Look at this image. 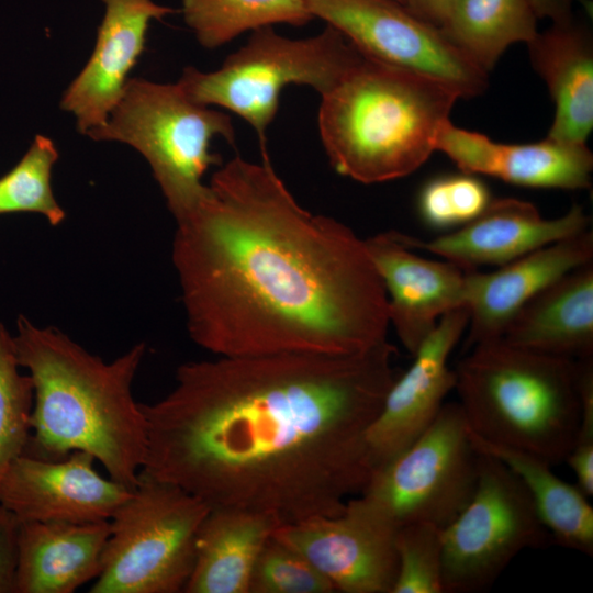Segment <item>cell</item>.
Returning a JSON list of instances; mask_svg holds the SVG:
<instances>
[{"mask_svg":"<svg viewBox=\"0 0 593 593\" xmlns=\"http://www.w3.org/2000/svg\"><path fill=\"white\" fill-rule=\"evenodd\" d=\"M388 339L353 355L217 356L176 370L139 407L141 472L210 507L269 513L281 524L340 514L370 473L363 438L398 377Z\"/></svg>","mask_w":593,"mask_h":593,"instance_id":"6da1fadb","label":"cell"},{"mask_svg":"<svg viewBox=\"0 0 593 593\" xmlns=\"http://www.w3.org/2000/svg\"><path fill=\"white\" fill-rule=\"evenodd\" d=\"M176 223L171 260L203 349L340 356L387 340V294L365 240L302 208L269 156L221 165Z\"/></svg>","mask_w":593,"mask_h":593,"instance_id":"7a4b0ae2","label":"cell"},{"mask_svg":"<svg viewBox=\"0 0 593 593\" xmlns=\"http://www.w3.org/2000/svg\"><path fill=\"white\" fill-rule=\"evenodd\" d=\"M14 343L34 387L32 430L23 454L57 460L91 455L133 490L146 454V421L132 384L146 354L137 343L107 362L64 332L16 321Z\"/></svg>","mask_w":593,"mask_h":593,"instance_id":"3957f363","label":"cell"},{"mask_svg":"<svg viewBox=\"0 0 593 593\" xmlns=\"http://www.w3.org/2000/svg\"><path fill=\"white\" fill-rule=\"evenodd\" d=\"M321 97L318 130L332 167L367 184L419 168L461 98L443 80L366 56Z\"/></svg>","mask_w":593,"mask_h":593,"instance_id":"277c9868","label":"cell"},{"mask_svg":"<svg viewBox=\"0 0 593 593\" xmlns=\"http://www.w3.org/2000/svg\"><path fill=\"white\" fill-rule=\"evenodd\" d=\"M470 349L454 369L469 428L551 465L566 461L580 419L579 360L523 349L502 338Z\"/></svg>","mask_w":593,"mask_h":593,"instance_id":"5b68a950","label":"cell"},{"mask_svg":"<svg viewBox=\"0 0 593 593\" xmlns=\"http://www.w3.org/2000/svg\"><path fill=\"white\" fill-rule=\"evenodd\" d=\"M87 136L135 148L148 163L167 206L178 221L205 197L203 176L221 158L211 143L221 137L234 146L231 116L192 101L176 83L130 78L105 124Z\"/></svg>","mask_w":593,"mask_h":593,"instance_id":"8992f818","label":"cell"},{"mask_svg":"<svg viewBox=\"0 0 593 593\" xmlns=\"http://www.w3.org/2000/svg\"><path fill=\"white\" fill-rule=\"evenodd\" d=\"M362 56L329 25L304 38H290L266 26L253 31L246 44L228 55L219 69L204 72L186 67L177 83L192 101L220 107L247 121L265 156L266 131L283 89L309 86L322 96Z\"/></svg>","mask_w":593,"mask_h":593,"instance_id":"52a82bcc","label":"cell"},{"mask_svg":"<svg viewBox=\"0 0 593 593\" xmlns=\"http://www.w3.org/2000/svg\"><path fill=\"white\" fill-rule=\"evenodd\" d=\"M210 508L181 488L139 471L135 488L109 519L101 570L89 592H183Z\"/></svg>","mask_w":593,"mask_h":593,"instance_id":"ba28073f","label":"cell"},{"mask_svg":"<svg viewBox=\"0 0 593 593\" xmlns=\"http://www.w3.org/2000/svg\"><path fill=\"white\" fill-rule=\"evenodd\" d=\"M479 457L460 404L445 403L406 450L370 477L357 499L396 530L418 522L445 528L474 493Z\"/></svg>","mask_w":593,"mask_h":593,"instance_id":"9c48e42d","label":"cell"},{"mask_svg":"<svg viewBox=\"0 0 593 593\" xmlns=\"http://www.w3.org/2000/svg\"><path fill=\"white\" fill-rule=\"evenodd\" d=\"M550 539L518 477L480 452L474 493L443 530L444 593L484 591L518 553Z\"/></svg>","mask_w":593,"mask_h":593,"instance_id":"30bf717a","label":"cell"},{"mask_svg":"<svg viewBox=\"0 0 593 593\" xmlns=\"http://www.w3.org/2000/svg\"><path fill=\"white\" fill-rule=\"evenodd\" d=\"M314 18L342 33L363 56L435 77L461 98L482 93L488 72L440 31L396 0H306Z\"/></svg>","mask_w":593,"mask_h":593,"instance_id":"8fae6325","label":"cell"},{"mask_svg":"<svg viewBox=\"0 0 593 593\" xmlns=\"http://www.w3.org/2000/svg\"><path fill=\"white\" fill-rule=\"evenodd\" d=\"M396 529L357 497L336 516L281 524L273 537L304 556L344 593H392L398 575Z\"/></svg>","mask_w":593,"mask_h":593,"instance_id":"7c38bea8","label":"cell"},{"mask_svg":"<svg viewBox=\"0 0 593 593\" xmlns=\"http://www.w3.org/2000/svg\"><path fill=\"white\" fill-rule=\"evenodd\" d=\"M468 323L467 306L443 315L413 355L410 368L393 381L363 438L370 477L400 456L429 427L447 394L455 389V372L448 367V359Z\"/></svg>","mask_w":593,"mask_h":593,"instance_id":"4fadbf2b","label":"cell"},{"mask_svg":"<svg viewBox=\"0 0 593 593\" xmlns=\"http://www.w3.org/2000/svg\"><path fill=\"white\" fill-rule=\"evenodd\" d=\"M94 461L83 451L57 460L22 454L0 479V504L20 522L109 521L131 490L100 475Z\"/></svg>","mask_w":593,"mask_h":593,"instance_id":"5bb4252c","label":"cell"},{"mask_svg":"<svg viewBox=\"0 0 593 593\" xmlns=\"http://www.w3.org/2000/svg\"><path fill=\"white\" fill-rule=\"evenodd\" d=\"M591 219L574 204L564 215L544 219L535 205L515 198L492 199L474 220L430 240L404 234L412 249L438 255L466 270L503 266L536 249L589 230Z\"/></svg>","mask_w":593,"mask_h":593,"instance_id":"9a60e30c","label":"cell"},{"mask_svg":"<svg viewBox=\"0 0 593 593\" xmlns=\"http://www.w3.org/2000/svg\"><path fill=\"white\" fill-rule=\"evenodd\" d=\"M365 243L385 290L389 324L413 356L443 315L466 306L467 270L418 256L395 231Z\"/></svg>","mask_w":593,"mask_h":593,"instance_id":"2e32d148","label":"cell"},{"mask_svg":"<svg viewBox=\"0 0 593 593\" xmlns=\"http://www.w3.org/2000/svg\"><path fill=\"white\" fill-rule=\"evenodd\" d=\"M102 2L105 11L93 52L60 100V108L75 116L77 130L85 135L103 126L120 101L145 48L150 21L174 12L153 0Z\"/></svg>","mask_w":593,"mask_h":593,"instance_id":"e0dca14e","label":"cell"},{"mask_svg":"<svg viewBox=\"0 0 593 593\" xmlns=\"http://www.w3.org/2000/svg\"><path fill=\"white\" fill-rule=\"evenodd\" d=\"M592 259L593 233L586 230L526 254L494 271L467 270V348L502 338L508 323L528 301Z\"/></svg>","mask_w":593,"mask_h":593,"instance_id":"ac0fdd59","label":"cell"},{"mask_svg":"<svg viewBox=\"0 0 593 593\" xmlns=\"http://www.w3.org/2000/svg\"><path fill=\"white\" fill-rule=\"evenodd\" d=\"M436 150L462 171L499 178L530 188L586 189L591 186L593 155L585 144L546 138L532 144H504L447 121Z\"/></svg>","mask_w":593,"mask_h":593,"instance_id":"d6986e66","label":"cell"},{"mask_svg":"<svg viewBox=\"0 0 593 593\" xmlns=\"http://www.w3.org/2000/svg\"><path fill=\"white\" fill-rule=\"evenodd\" d=\"M533 67L556 105L548 138L585 144L593 127V40L573 18L556 22L527 43Z\"/></svg>","mask_w":593,"mask_h":593,"instance_id":"ffe728a7","label":"cell"},{"mask_svg":"<svg viewBox=\"0 0 593 593\" xmlns=\"http://www.w3.org/2000/svg\"><path fill=\"white\" fill-rule=\"evenodd\" d=\"M109 521L21 522L15 593H72L96 579Z\"/></svg>","mask_w":593,"mask_h":593,"instance_id":"44dd1931","label":"cell"},{"mask_svg":"<svg viewBox=\"0 0 593 593\" xmlns=\"http://www.w3.org/2000/svg\"><path fill=\"white\" fill-rule=\"evenodd\" d=\"M506 343L536 353L574 360L593 355V262L562 276L508 323Z\"/></svg>","mask_w":593,"mask_h":593,"instance_id":"7402d4cb","label":"cell"},{"mask_svg":"<svg viewBox=\"0 0 593 593\" xmlns=\"http://www.w3.org/2000/svg\"><path fill=\"white\" fill-rule=\"evenodd\" d=\"M281 522L269 513L211 507L195 540L186 593H249L255 563Z\"/></svg>","mask_w":593,"mask_h":593,"instance_id":"603a6c76","label":"cell"},{"mask_svg":"<svg viewBox=\"0 0 593 593\" xmlns=\"http://www.w3.org/2000/svg\"><path fill=\"white\" fill-rule=\"evenodd\" d=\"M474 448L510 468L528 491L551 538L560 546L592 556L593 507L589 497L552 470V465L530 452L488 441L470 428Z\"/></svg>","mask_w":593,"mask_h":593,"instance_id":"cb8c5ba5","label":"cell"},{"mask_svg":"<svg viewBox=\"0 0 593 593\" xmlns=\"http://www.w3.org/2000/svg\"><path fill=\"white\" fill-rule=\"evenodd\" d=\"M537 19L529 0H455L439 29L488 72L510 45L534 38Z\"/></svg>","mask_w":593,"mask_h":593,"instance_id":"d4e9b609","label":"cell"},{"mask_svg":"<svg viewBox=\"0 0 593 593\" xmlns=\"http://www.w3.org/2000/svg\"><path fill=\"white\" fill-rule=\"evenodd\" d=\"M182 14L198 42L209 49L246 31L281 23L300 26L314 19L306 0H182Z\"/></svg>","mask_w":593,"mask_h":593,"instance_id":"484cf974","label":"cell"},{"mask_svg":"<svg viewBox=\"0 0 593 593\" xmlns=\"http://www.w3.org/2000/svg\"><path fill=\"white\" fill-rule=\"evenodd\" d=\"M59 154L54 142L36 135L19 163L0 178V215L36 213L52 226L66 217L52 189V170Z\"/></svg>","mask_w":593,"mask_h":593,"instance_id":"4316f807","label":"cell"},{"mask_svg":"<svg viewBox=\"0 0 593 593\" xmlns=\"http://www.w3.org/2000/svg\"><path fill=\"white\" fill-rule=\"evenodd\" d=\"M14 336L0 322V479L29 443L34 387L20 372Z\"/></svg>","mask_w":593,"mask_h":593,"instance_id":"83f0119b","label":"cell"},{"mask_svg":"<svg viewBox=\"0 0 593 593\" xmlns=\"http://www.w3.org/2000/svg\"><path fill=\"white\" fill-rule=\"evenodd\" d=\"M492 201L488 186L472 174L438 176L422 188L417 208L422 221L435 230L461 227Z\"/></svg>","mask_w":593,"mask_h":593,"instance_id":"f1b7e54d","label":"cell"},{"mask_svg":"<svg viewBox=\"0 0 593 593\" xmlns=\"http://www.w3.org/2000/svg\"><path fill=\"white\" fill-rule=\"evenodd\" d=\"M443 530L425 522L396 530L398 575L392 593H444Z\"/></svg>","mask_w":593,"mask_h":593,"instance_id":"f546056e","label":"cell"},{"mask_svg":"<svg viewBox=\"0 0 593 593\" xmlns=\"http://www.w3.org/2000/svg\"><path fill=\"white\" fill-rule=\"evenodd\" d=\"M332 583L299 551L273 536L255 563L249 593H331Z\"/></svg>","mask_w":593,"mask_h":593,"instance_id":"4dcf8cb0","label":"cell"},{"mask_svg":"<svg viewBox=\"0 0 593 593\" xmlns=\"http://www.w3.org/2000/svg\"><path fill=\"white\" fill-rule=\"evenodd\" d=\"M579 362L580 419L566 461L575 475V485L589 497L593 494V359H580Z\"/></svg>","mask_w":593,"mask_h":593,"instance_id":"1f68e13d","label":"cell"},{"mask_svg":"<svg viewBox=\"0 0 593 593\" xmlns=\"http://www.w3.org/2000/svg\"><path fill=\"white\" fill-rule=\"evenodd\" d=\"M21 522L0 504V593H15Z\"/></svg>","mask_w":593,"mask_h":593,"instance_id":"d6a6232c","label":"cell"},{"mask_svg":"<svg viewBox=\"0 0 593 593\" xmlns=\"http://www.w3.org/2000/svg\"><path fill=\"white\" fill-rule=\"evenodd\" d=\"M455 0H402L414 15L421 20L440 27Z\"/></svg>","mask_w":593,"mask_h":593,"instance_id":"836d02e7","label":"cell"},{"mask_svg":"<svg viewBox=\"0 0 593 593\" xmlns=\"http://www.w3.org/2000/svg\"><path fill=\"white\" fill-rule=\"evenodd\" d=\"M529 2L537 18H548L552 23L573 18L574 0H529Z\"/></svg>","mask_w":593,"mask_h":593,"instance_id":"e575fe53","label":"cell"},{"mask_svg":"<svg viewBox=\"0 0 593 593\" xmlns=\"http://www.w3.org/2000/svg\"><path fill=\"white\" fill-rule=\"evenodd\" d=\"M396 1H399L400 3H402V0H396Z\"/></svg>","mask_w":593,"mask_h":593,"instance_id":"d590c367","label":"cell"}]
</instances>
